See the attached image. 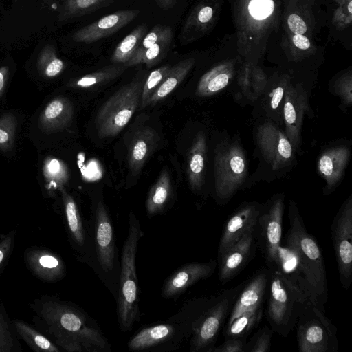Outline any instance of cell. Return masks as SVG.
Instances as JSON below:
<instances>
[{
    "label": "cell",
    "mask_w": 352,
    "mask_h": 352,
    "mask_svg": "<svg viewBox=\"0 0 352 352\" xmlns=\"http://www.w3.org/2000/svg\"><path fill=\"white\" fill-rule=\"evenodd\" d=\"M296 326L300 352L338 351L337 328L318 306L307 302Z\"/></svg>",
    "instance_id": "cell-10"
},
{
    "label": "cell",
    "mask_w": 352,
    "mask_h": 352,
    "mask_svg": "<svg viewBox=\"0 0 352 352\" xmlns=\"http://www.w3.org/2000/svg\"><path fill=\"white\" fill-rule=\"evenodd\" d=\"M157 141V134L151 128L145 127L136 132L129 146L127 155L129 170L133 175L140 173Z\"/></svg>",
    "instance_id": "cell-25"
},
{
    "label": "cell",
    "mask_w": 352,
    "mask_h": 352,
    "mask_svg": "<svg viewBox=\"0 0 352 352\" xmlns=\"http://www.w3.org/2000/svg\"><path fill=\"white\" fill-rule=\"evenodd\" d=\"M274 3L272 0H251L248 10L252 17L263 20L269 16L274 11Z\"/></svg>",
    "instance_id": "cell-44"
},
{
    "label": "cell",
    "mask_w": 352,
    "mask_h": 352,
    "mask_svg": "<svg viewBox=\"0 0 352 352\" xmlns=\"http://www.w3.org/2000/svg\"><path fill=\"white\" fill-rule=\"evenodd\" d=\"M8 74V68L7 67H0V96L5 87L6 79Z\"/></svg>",
    "instance_id": "cell-51"
},
{
    "label": "cell",
    "mask_w": 352,
    "mask_h": 352,
    "mask_svg": "<svg viewBox=\"0 0 352 352\" xmlns=\"http://www.w3.org/2000/svg\"><path fill=\"white\" fill-rule=\"evenodd\" d=\"M95 239L98 263L105 273H109L114 266L115 241L111 219L102 200L98 202L96 208Z\"/></svg>",
    "instance_id": "cell-21"
},
{
    "label": "cell",
    "mask_w": 352,
    "mask_h": 352,
    "mask_svg": "<svg viewBox=\"0 0 352 352\" xmlns=\"http://www.w3.org/2000/svg\"><path fill=\"white\" fill-rule=\"evenodd\" d=\"M44 173L51 183L62 186L68 179V170L65 164L58 159H49L44 167Z\"/></svg>",
    "instance_id": "cell-41"
},
{
    "label": "cell",
    "mask_w": 352,
    "mask_h": 352,
    "mask_svg": "<svg viewBox=\"0 0 352 352\" xmlns=\"http://www.w3.org/2000/svg\"><path fill=\"white\" fill-rule=\"evenodd\" d=\"M13 128L11 124H6L5 120L0 121V146H6L11 144L13 138Z\"/></svg>",
    "instance_id": "cell-48"
},
{
    "label": "cell",
    "mask_w": 352,
    "mask_h": 352,
    "mask_svg": "<svg viewBox=\"0 0 352 352\" xmlns=\"http://www.w3.org/2000/svg\"><path fill=\"white\" fill-rule=\"evenodd\" d=\"M73 116V107L65 98L58 97L52 100L45 107L41 123L47 130L55 131L66 127Z\"/></svg>",
    "instance_id": "cell-28"
},
{
    "label": "cell",
    "mask_w": 352,
    "mask_h": 352,
    "mask_svg": "<svg viewBox=\"0 0 352 352\" xmlns=\"http://www.w3.org/2000/svg\"><path fill=\"white\" fill-rule=\"evenodd\" d=\"M268 270L266 316L272 330L287 337L309 301L300 289L277 270Z\"/></svg>",
    "instance_id": "cell-7"
},
{
    "label": "cell",
    "mask_w": 352,
    "mask_h": 352,
    "mask_svg": "<svg viewBox=\"0 0 352 352\" xmlns=\"http://www.w3.org/2000/svg\"><path fill=\"white\" fill-rule=\"evenodd\" d=\"M289 228L286 243L296 251L302 265L309 292V302L324 310L328 299L327 274L323 256L319 245L304 224L298 206L289 200L288 206Z\"/></svg>",
    "instance_id": "cell-5"
},
{
    "label": "cell",
    "mask_w": 352,
    "mask_h": 352,
    "mask_svg": "<svg viewBox=\"0 0 352 352\" xmlns=\"http://www.w3.org/2000/svg\"><path fill=\"white\" fill-rule=\"evenodd\" d=\"M246 341L244 338H227L221 345L214 346L211 352H245Z\"/></svg>",
    "instance_id": "cell-45"
},
{
    "label": "cell",
    "mask_w": 352,
    "mask_h": 352,
    "mask_svg": "<svg viewBox=\"0 0 352 352\" xmlns=\"http://www.w3.org/2000/svg\"><path fill=\"white\" fill-rule=\"evenodd\" d=\"M351 140H339L320 151L316 167L318 175L325 182L324 195L332 193L341 183L351 158Z\"/></svg>",
    "instance_id": "cell-14"
},
{
    "label": "cell",
    "mask_w": 352,
    "mask_h": 352,
    "mask_svg": "<svg viewBox=\"0 0 352 352\" xmlns=\"http://www.w3.org/2000/svg\"><path fill=\"white\" fill-rule=\"evenodd\" d=\"M348 10H349V13H351V12H352V3H351V1H349V4H348Z\"/></svg>",
    "instance_id": "cell-52"
},
{
    "label": "cell",
    "mask_w": 352,
    "mask_h": 352,
    "mask_svg": "<svg viewBox=\"0 0 352 352\" xmlns=\"http://www.w3.org/2000/svg\"><path fill=\"white\" fill-rule=\"evenodd\" d=\"M17 333L36 351L59 352L60 349L48 338L30 327L28 324L19 320L13 321Z\"/></svg>",
    "instance_id": "cell-36"
},
{
    "label": "cell",
    "mask_w": 352,
    "mask_h": 352,
    "mask_svg": "<svg viewBox=\"0 0 352 352\" xmlns=\"http://www.w3.org/2000/svg\"><path fill=\"white\" fill-rule=\"evenodd\" d=\"M268 279L269 270L264 269L246 280L233 304L225 324L230 323L243 314L263 306Z\"/></svg>",
    "instance_id": "cell-20"
},
{
    "label": "cell",
    "mask_w": 352,
    "mask_h": 352,
    "mask_svg": "<svg viewBox=\"0 0 352 352\" xmlns=\"http://www.w3.org/2000/svg\"><path fill=\"white\" fill-rule=\"evenodd\" d=\"M65 64L56 53L54 47L48 44L42 50L38 58V68L47 77H54L64 69Z\"/></svg>",
    "instance_id": "cell-37"
},
{
    "label": "cell",
    "mask_w": 352,
    "mask_h": 352,
    "mask_svg": "<svg viewBox=\"0 0 352 352\" xmlns=\"http://www.w3.org/2000/svg\"><path fill=\"white\" fill-rule=\"evenodd\" d=\"M114 0H65L58 19L65 21L94 12L109 6Z\"/></svg>",
    "instance_id": "cell-34"
},
{
    "label": "cell",
    "mask_w": 352,
    "mask_h": 352,
    "mask_svg": "<svg viewBox=\"0 0 352 352\" xmlns=\"http://www.w3.org/2000/svg\"><path fill=\"white\" fill-rule=\"evenodd\" d=\"M214 295L194 297L186 301L179 310L167 320L144 327L128 341L131 351H172L188 339L204 311Z\"/></svg>",
    "instance_id": "cell-2"
},
{
    "label": "cell",
    "mask_w": 352,
    "mask_h": 352,
    "mask_svg": "<svg viewBox=\"0 0 352 352\" xmlns=\"http://www.w3.org/2000/svg\"><path fill=\"white\" fill-rule=\"evenodd\" d=\"M309 93L300 83L292 81L283 105V131L296 153H300L302 129L305 115L314 116L309 100Z\"/></svg>",
    "instance_id": "cell-13"
},
{
    "label": "cell",
    "mask_w": 352,
    "mask_h": 352,
    "mask_svg": "<svg viewBox=\"0 0 352 352\" xmlns=\"http://www.w3.org/2000/svg\"><path fill=\"white\" fill-rule=\"evenodd\" d=\"M60 191L65 207V217L72 237L76 244L83 248L86 242L85 229L77 205L73 197L61 186Z\"/></svg>",
    "instance_id": "cell-32"
},
{
    "label": "cell",
    "mask_w": 352,
    "mask_h": 352,
    "mask_svg": "<svg viewBox=\"0 0 352 352\" xmlns=\"http://www.w3.org/2000/svg\"><path fill=\"white\" fill-rule=\"evenodd\" d=\"M263 306L243 314L223 327V334L227 338H248L257 327L263 316Z\"/></svg>",
    "instance_id": "cell-30"
},
{
    "label": "cell",
    "mask_w": 352,
    "mask_h": 352,
    "mask_svg": "<svg viewBox=\"0 0 352 352\" xmlns=\"http://www.w3.org/2000/svg\"><path fill=\"white\" fill-rule=\"evenodd\" d=\"M262 207V203L253 201L243 202L236 208L224 224L218 245V258L245 233L256 228Z\"/></svg>",
    "instance_id": "cell-15"
},
{
    "label": "cell",
    "mask_w": 352,
    "mask_h": 352,
    "mask_svg": "<svg viewBox=\"0 0 352 352\" xmlns=\"http://www.w3.org/2000/svg\"><path fill=\"white\" fill-rule=\"evenodd\" d=\"M293 80L289 77L268 79L260 97L252 104L256 119H268L283 129V105L287 91Z\"/></svg>",
    "instance_id": "cell-18"
},
{
    "label": "cell",
    "mask_w": 352,
    "mask_h": 352,
    "mask_svg": "<svg viewBox=\"0 0 352 352\" xmlns=\"http://www.w3.org/2000/svg\"><path fill=\"white\" fill-rule=\"evenodd\" d=\"M256 230H251L218 258L219 280L226 283L234 278L249 263L256 248Z\"/></svg>",
    "instance_id": "cell-17"
},
{
    "label": "cell",
    "mask_w": 352,
    "mask_h": 352,
    "mask_svg": "<svg viewBox=\"0 0 352 352\" xmlns=\"http://www.w3.org/2000/svg\"><path fill=\"white\" fill-rule=\"evenodd\" d=\"M35 310L57 345L69 352H110L96 321L78 307L57 298L39 300Z\"/></svg>",
    "instance_id": "cell-1"
},
{
    "label": "cell",
    "mask_w": 352,
    "mask_h": 352,
    "mask_svg": "<svg viewBox=\"0 0 352 352\" xmlns=\"http://www.w3.org/2000/svg\"><path fill=\"white\" fill-rule=\"evenodd\" d=\"M274 270L300 289L309 302V287L297 251L290 245H279Z\"/></svg>",
    "instance_id": "cell-23"
},
{
    "label": "cell",
    "mask_w": 352,
    "mask_h": 352,
    "mask_svg": "<svg viewBox=\"0 0 352 352\" xmlns=\"http://www.w3.org/2000/svg\"><path fill=\"white\" fill-rule=\"evenodd\" d=\"M171 194V183L166 170L160 173L157 182L151 188L146 201V210L149 217L162 213Z\"/></svg>",
    "instance_id": "cell-29"
},
{
    "label": "cell",
    "mask_w": 352,
    "mask_h": 352,
    "mask_svg": "<svg viewBox=\"0 0 352 352\" xmlns=\"http://www.w3.org/2000/svg\"><path fill=\"white\" fill-rule=\"evenodd\" d=\"M329 91L338 97L342 107H350L352 104V79L351 75H344L329 85Z\"/></svg>",
    "instance_id": "cell-40"
},
{
    "label": "cell",
    "mask_w": 352,
    "mask_h": 352,
    "mask_svg": "<svg viewBox=\"0 0 352 352\" xmlns=\"http://www.w3.org/2000/svg\"><path fill=\"white\" fill-rule=\"evenodd\" d=\"M147 31L146 24L138 25L118 43L112 54L111 61L113 63H126L136 51Z\"/></svg>",
    "instance_id": "cell-35"
},
{
    "label": "cell",
    "mask_w": 352,
    "mask_h": 352,
    "mask_svg": "<svg viewBox=\"0 0 352 352\" xmlns=\"http://www.w3.org/2000/svg\"><path fill=\"white\" fill-rule=\"evenodd\" d=\"M217 265V262L214 259L183 265L165 280L162 289V297L165 299L177 298L197 282L210 278Z\"/></svg>",
    "instance_id": "cell-16"
},
{
    "label": "cell",
    "mask_w": 352,
    "mask_h": 352,
    "mask_svg": "<svg viewBox=\"0 0 352 352\" xmlns=\"http://www.w3.org/2000/svg\"><path fill=\"white\" fill-rule=\"evenodd\" d=\"M285 195H274L265 203L258 219L256 230L261 249L268 269H273L277 250L281 244Z\"/></svg>",
    "instance_id": "cell-11"
},
{
    "label": "cell",
    "mask_w": 352,
    "mask_h": 352,
    "mask_svg": "<svg viewBox=\"0 0 352 352\" xmlns=\"http://www.w3.org/2000/svg\"><path fill=\"white\" fill-rule=\"evenodd\" d=\"M25 261L33 273L43 280L56 282L65 276V264L54 253L36 249L26 254Z\"/></svg>",
    "instance_id": "cell-24"
},
{
    "label": "cell",
    "mask_w": 352,
    "mask_h": 352,
    "mask_svg": "<svg viewBox=\"0 0 352 352\" xmlns=\"http://www.w3.org/2000/svg\"><path fill=\"white\" fill-rule=\"evenodd\" d=\"M171 65H164L153 71H152L144 83L140 100V107H146V103L148 99L153 94L158 85L166 76L170 70Z\"/></svg>",
    "instance_id": "cell-38"
},
{
    "label": "cell",
    "mask_w": 352,
    "mask_h": 352,
    "mask_svg": "<svg viewBox=\"0 0 352 352\" xmlns=\"http://www.w3.org/2000/svg\"><path fill=\"white\" fill-rule=\"evenodd\" d=\"M294 45L301 50H307L310 47L309 40L303 34H294L292 38Z\"/></svg>",
    "instance_id": "cell-49"
},
{
    "label": "cell",
    "mask_w": 352,
    "mask_h": 352,
    "mask_svg": "<svg viewBox=\"0 0 352 352\" xmlns=\"http://www.w3.org/2000/svg\"><path fill=\"white\" fill-rule=\"evenodd\" d=\"M258 120L254 127L255 154L258 165L249 179V187L260 180L280 178L296 165V153L283 129L268 119Z\"/></svg>",
    "instance_id": "cell-4"
},
{
    "label": "cell",
    "mask_w": 352,
    "mask_h": 352,
    "mask_svg": "<svg viewBox=\"0 0 352 352\" xmlns=\"http://www.w3.org/2000/svg\"><path fill=\"white\" fill-rule=\"evenodd\" d=\"M145 80H133L118 90L102 106L95 124L100 138L116 136L128 124L141 100Z\"/></svg>",
    "instance_id": "cell-9"
},
{
    "label": "cell",
    "mask_w": 352,
    "mask_h": 352,
    "mask_svg": "<svg viewBox=\"0 0 352 352\" xmlns=\"http://www.w3.org/2000/svg\"><path fill=\"white\" fill-rule=\"evenodd\" d=\"M173 36L174 32L171 27L165 26L158 40L134 60L131 67L144 63L150 68L158 64L167 55Z\"/></svg>",
    "instance_id": "cell-31"
},
{
    "label": "cell",
    "mask_w": 352,
    "mask_h": 352,
    "mask_svg": "<svg viewBox=\"0 0 352 352\" xmlns=\"http://www.w3.org/2000/svg\"><path fill=\"white\" fill-rule=\"evenodd\" d=\"M138 10H120L103 16L75 32L76 42L90 43L109 36L130 23L139 14Z\"/></svg>",
    "instance_id": "cell-19"
},
{
    "label": "cell",
    "mask_w": 352,
    "mask_h": 352,
    "mask_svg": "<svg viewBox=\"0 0 352 352\" xmlns=\"http://www.w3.org/2000/svg\"><path fill=\"white\" fill-rule=\"evenodd\" d=\"M157 6L165 10L171 9L176 3L177 0H154Z\"/></svg>",
    "instance_id": "cell-50"
},
{
    "label": "cell",
    "mask_w": 352,
    "mask_h": 352,
    "mask_svg": "<svg viewBox=\"0 0 352 352\" xmlns=\"http://www.w3.org/2000/svg\"><path fill=\"white\" fill-rule=\"evenodd\" d=\"M272 332L267 325L260 328L246 341L245 352H269L271 349Z\"/></svg>",
    "instance_id": "cell-39"
},
{
    "label": "cell",
    "mask_w": 352,
    "mask_h": 352,
    "mask_svg": "<svg viewBox=\"0 0 352 352\" xmlns=\"http://www.w3.org/2000/svg\"><path fill=\"white\" fill-rule=\"evenodd\" d=\"M245 282L214 295L195 325L190 340V352H211Z\"/></svg>",
    "instance_id": "cell-8"
},
{
    "label": "cell",
    "mask_w": 352,
    "mask_h": 352,
    "mask_svg": "<svg viewBox=\"0 0 352 352\" xmlns=\"http://www.w3.org/2000/svg\"><path fill=\"white\" fill-rule=\"evenodd\" d=\"M195 63L194 58H187L171 66L166 76L146 101V107L155 104L170 94L183 81Z\"/></svg>",
    "instance_id": "cell-27"
},
{
    "label": "cell",
    "mask_w": 352,
    "mask_h": 352,
    "mask_svg": "<svg viewBox=\"0 0 352 352\" xmlns=\"http://www.w3.org/2000/svg\"><path fill=\"white\" fill-rule=\"evenodd\" d=\"M232 69L219 65L204 74L197 84L195 94L198 97H210L224 91L232 82Z\"/></svg>",
    "instance_id": "cell-26"
},
{
    "label": "cell",
    "mask_w": 352,
    "mask_h": 352,
    "mask_svg": "<svg viewBox=\"0 0 352 352\" xmlns=\"http://www.w3.org/2000/svg\"><path fill=\"white\" fill-rule=\"evenodd\" d=\"M249 161L237 135L223 131L216 142L212 155V197L227 204L240 190L249 188Z\"/></svg>",
    "instance_id": "cell-3"
},
{
    "label": "cell",
    "mask_w": 352,
    "mask_h": 352,
    "mask_svg": "<svg viewBox=\"0 0 352 352\" xmlns=\"http://www.w3.org/2000/svg\"><path fill=\"white\" fill-rule=\"evenodd\" d=\"M127 68L129 67L124 63H113L74 80L69 83V86L89 88L97 85L104 84L120 76Z\"/></svg>",
    "instance_id": "cell-33"
},
{
    "label": "cell",
    "mask_w": 352,
    "mask_h": 352,
    "mask_svg": "<svg viewBox=\"0 0 352 352\" xmlns=\"http://www.w3.org/2000/svg\"><path fill=\"white\" fill-rule=\"evenodd\" d=\"M14 242V232H10L0 241V267L10 254Z\"/></svg>",
    "instance_id": "cell-46"
},
{
    "label": "cell",
    "mask_w": 352,
    "mask_h": 352,
    "mask_svg": "<svg viewBox=\"0 0 352 352\" xmlns=\"http://www.w3.org/2000/svg\"><path fill=\"white\" fill-rule=\"evenodd\" d=\"M16 346L15 337L0 309V352H11Z\"/></svg>",
    "instance_id": "cell-42"
},
{
    "label": "cell",
    "mask_w": 352,
    "mask_h": 352,
    "mask_svg": "<svg viewBox=\"0 0 352 352\" xmlns=\"http://www.w3.org/2000/svg\"><path fill=\"white\" fill-rule=\"evenodd\" d=\"M330 229L340 280L347 290L352 280V195L339 208Z\"/></svg>",
    "instance_id": "cell-12"
},
{
    "label": "cell",
    "mask_w": 352,
    "mask_h": 352,
    "mask_svg": "<svg viewBox=\"0 0 352 352\" xmlns=\"http://www.w3.org/2000/svg\"><path fill=\"white\" fill-rule=\"evenodd\" d=\"M208 144L206 133L199 131L195 136L187 157V175L193 192L199 193L206 184Z\"/></svg>",
    "instance_id": "cell-22"
},
{
    "label": "cell",
    "mask_w": 352,
    "mask_h": 352,
    "mask_svg": "<svg viewBox=\"0 0 352 352\" xmlns=\"http://www.w3.org/2000/svg\"><path fill=\"white\" fill-rule=\"evenodd\" d=\"M164 28V25H155L151 31L145 35L132 57L124 64L128 67H131V63L134 60L138 58L148 48L158 40Z\"/></svg>",
    "instance_id": "cell-43"
},
{
    "label": "cell",
    "mask_w": 352,
    "mask_h": 352,
    "mask_svg": "<svg viewBox=\"0 0 352 352\" xmlns=\"http://www.w3.org/2000/svg\"><path fill=\"white\" fill-rule=\"evenodd\" d=\"M289 29L295 34H303L307 31V25L304 21L297 14H291L287 19Z\"/></svg>",
    "instance_id": "cell-47"
},
{
    "label": "cell",
    "mask_w": 352,
    "mask_h": 352,
    "mask_svg": "<svg viewBox=\"0 0 352 352\" xmlns=\"http://www.w3.org/2000/svg\"><path fill=\"white\" fill-rule=\"evenodd\" d=\"M143 236L140 223L131 213L129 230L121 255L117 315L120 329L127 332L139 320V287L136 271V254L138 243Z\"/></svg>",
    "instance_id": "cell-6"
}]
</instances>
